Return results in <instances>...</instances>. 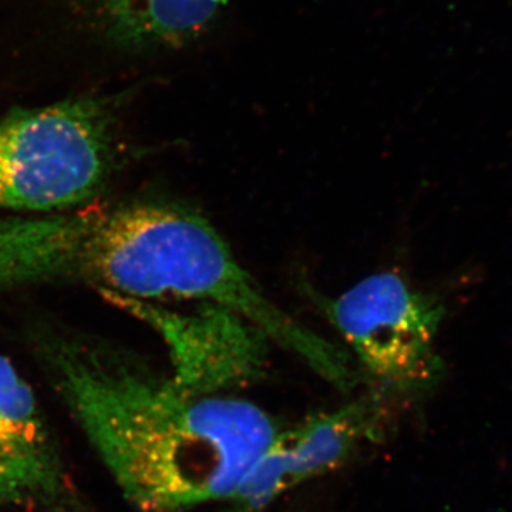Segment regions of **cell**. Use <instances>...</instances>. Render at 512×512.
<instances>
[{
	"mask_svg": "<svg viewBox=\"0 0 512 512\" xmlns=\"http://www.w3.org/2000/svg\"><path fill=\"white\" fill-rule=\"evenodd\" d=\"M40 355L136 512L228 500L278 433L255 404L188 392L113 350L56 339Z\"/></svg>",
	"mask_w": 512,
	"mask_h": 512,
	"instance_id": "6da1fadb",
	"label": "cell"
},
{
	"mask_svg": "<svg viewBox=\"0 0 512 512\" xmlns=\"http://www.w3.org/2000/svg\"><path fill=\"white\" fill-rule=\"evenodd\" d=\"M77 208L0 218V292L84 282L134 301L202 299L251 320L268 311V298L197 212L160 202Z\"/></svg>",
	"mask_w": 512,
	"mask_h": 512,
	"instance_id": "7a4b0ae2",
	"label": "cell"
},
{
	"mask_svg": "<svg viewBox=\"0 0 512 512\" xmlns=\"http://www.w3.org/2000/svg\"><path fill=\"white\" fill-rule=\"evenodd\" d=\"M114 160L103 100L74 99L0 119V210L52 214L92 200Z\"/></svg>",
	"mask_w": 512,
	"mask_h": 512,
	"instance_id": "3957f363",
	"label": "cell"
},
{
	"mask_svg": "<svg viewBox=\"0 0 512 512\" xmlns=\"http://www.w3.org/2000/svg\"><path fill=\"white\" fill-rule=\"evenodd\" d=\"M332 325L380 386L396 392L427 389L443 372L434 339L444 308L392 272L369 276L339 298H316Z\"/></svg>",
	"mask_w": 512,
	"mask_h": 512,
	"instance_id": "277c9868",
	"label": "cell"
},
{
	"mask_svg": "<svg viewBox=\"0 0 512 512\" xmlns=\"http://www.w3.org/2000/svg\"><path fill=\"white\" fill-rule=\"evenodd\" d=\"M163 338L178 386L198 394H218L262 376L268 336L254 323L224 306L207 303L194 313L160 308L153 302L110 295Z\"/></svg>",
	"mask_w": 512,
	"mask_h": 512,
	"instance_id": "5b68a950",
	"label": "cell"
},
{
	"mask_svg": "<svg viewBox=\"0 0 512 512\" xmlns=\"http://www.w3.org/2000/svg\"><path fill=\"white\" fill-rule=\"evenodd\" d=\"M59 444L30 384L0 355V508L79 512Z\"/></svg>",
	"mask_w": 512,
	"mask_h": 512,
	"instance_id": "8992f818",
	"label": "cell"
},
{
	"mask_svg": "<svg viewBox=\"0 0 512 512\" xmlns=\"http://www.w3.org/2000/svg\"><path fill=\"white\" fill-rule=\"evenodd\" d=\"M376 397H363L276 433L247 476L228 498L224 512H268L286 491L322 476L372 439L382 419Z\"/></svg>",
	"mask_w": 512,
	"mask_h": 512,
	"instance_id": "52a82bcc",
	"label": "cell"
},
{
	"mask_svg": "<svg viewBox=\"0 0 512 512\" xmlns=\"http://www.w3.org/2000/svg\"><path fill=\"white\" fill-rule=\"evenodd\" d=\"M231 0H99L114 39L133 49H174L200 39Z\"/></svg>",
	"mask_w": 512,
	"mask_h": 512,
	"instance_id": "ba28073f",
	"label": "cell"
}]
</instances>
